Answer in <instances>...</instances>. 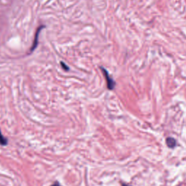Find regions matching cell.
Returning a JSON list of instances; mask_svg holds the SVG:
<instances>
[{"label": "cell", "instance_id": "6da1fadb", "mask_svg": "<svg viewBox=\"0 0 186 186\" xmlns=\"http://www.w3.org/2000/svg\"><path fill=\"white\" fill-rule=\"evenodd\" d=\"M100 69L102 70V73H103L104 76H105V80H106L107 82V87H108V90H114L116 85V83L115 82H114V80L111 77H110L109 74H108V72L107 71V70H105L103 67H100Z\"/></svg>", "mask_w": 186, "mask_h": 186}, {"label": "cell", "instance_id": "7a4b0ae2", "mask_svg": "<svg viewBox=\"0 0 186 186\" xmlns=\"http://www.w3.org/2000/svg\"><path fill=\"white\" fill-rule=\"evenodd\" d=\"M43 28H45V26H39V27L38 28L37 30H36V33H35V38H34V40H33V45H32L31 48V50H30L31 52H33V51L36 48V46H37V45H38V39H39V33H40V31L42 30V29H43Z\"/></svg>", "mask_w": 186, "mask_h": 186}, {"label": "cell", "instance_id": "3957f363", "mask_svg": "<svg viewBox=\"0 0 186 186\" xmlns=\"http://www.w3.org/2000/svg\"><path fill=\"white\" fill-rule=\"evenodd\" d=\"M166 143L167 145V146L170 148H173L176 146L177 142L175 140V139H174L173 137H167L166 139Z\"/></svg>", "mask_w": 186, "mask_h": 186}, {"label": "cell", "instance_id": "277c9868", "mask_svg": "<svg viewBox=\"0 0 186 186\" xmlns=\"http://www.w3.org/2000/svg\"><path fill=\"white\" fill-rule=\"evenodd\" d=\"M0 145H1V146L7 145V139L2 135L1 130H0Z\"/></svg>", "mask_w": 186, "mask_h": 186}, {"label": "cell", "instance_id": "5b68a950", "mask_svg": "<svg viewBox=\"0 0 186 186\" xmlns=\"http://www.w3.org/2000/svg\"><path fill=\"white\" fill-rule=\"evenodd\" d=\"M61 65H62L63 68L64 70H65V71H68V70H69V68H68V65H65V64L63 62H61Z\"/></svg>", "mask_w": 186, "mask_h": 186}, {"label": "cell", "instance_id": "8992f818", "mask_svg": "<svg viewBox=\"0 0 186 186\" xmlns=\"http://www.w3.org/2000/svg\"><path fill=\"white\" fill-rule=\"evenodd\" d=\"M51 186H61V185H60L59 183H58V182H56V183H54L53 185H51Z\"/></svg>", "mask_w": 186, "mask_h": 186}, {"label": "cell", "instance_id": "52a82bcc", "mask_svg": "<svg viewBox=\"0 0 186 186\" xmlns=\"http://www.w3.org/2000/svg\"><path fill=\"white\" fill-rule=\"evenodd\" d=\"M122 186H130V185H127V184L123 183V184H122Z\"/></svg>", "mask_w": 186, "mask_h": 186}]
</instances>
